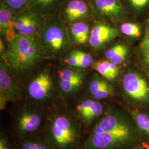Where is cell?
<instances>
[{
	"label": "cell",
	"mask_w": 149,
	"mask_h": 149,
	"mask_svg": "<svg viewBox=\"0 0 149 149\" xmlns=\"http://www.w3.org/2000/svg\"><path fill=\"white\" fill-rule=\"evenodd\" d=\"M40 41L36 35L18 34L9 43L2 58L11 68L17 71L31 69L40 60L43 53Z\"/></svg>",
	"instance_id": "1"
},
{
	"label": "cell",
	"mask_w": 149,
	"mask_h": 149,
	"mask_svg": "<svg viewBox=\"0 0 149 149\" xmlns=\"http://www.w3.org/2000/svg\"><path fill=\"white\" fill-rule=\"evenodd\" d=\"M133 136L130 127L114 128L96 125L84 149H114L129 142Z\"/></svg>",
	"instance_id": "2"
},
{
	"label": "cell",
	"mask_w": 149,
	"mask_h": 149,
	"mask_svg": "<svg viewBox=\"0 0 149 149\" xmlns=\"http://www.w3.org/2000/svg\"><path fill=\"white\" fill-rule=\"evenodd\" d=\"M40 44L45 55L49 58L61 56L69 48L70 39L63 23L54 20L43 28Z\"/></svg>",
	"instance_id": "3"
},
{
	"label": "cell",
	"mask_w": 149,
	"mask_h": 149,
	"mask_svg": "<svg viewBox=\"0 0 149 149\" xmlns=\"http://www.w3.org/2000/svg\"><path fill=\"white\" fill-rule=\"evenodd\" d=\"M49 136L56 149H69L76 143L79 132L71 118L65 115L54 118L49 130Z\"/></svg>",
	"instance_id": "4"
},
{
	"label": "cell",
	"mask_w": 149,
	"mask_h": 149,
	"mask_svg": "<svg viewBox=\"0 0 149 149\" xmlns=\"http://www.w3.org/2000/svg\"><path fill=\"white\" fill-rule=\"evenodd\" d=\"M123 88L126 95L136 101H149V85L141 75L129 72L123 78Z\"/></svg>",
	"instance_id": "5"
},
{
	"label": "cell",
	"mask_w": 149,
	"mask_h": 149,
	"mask_svg": "<svg viewBox=\"0 0 149 149\" xmlns=\"http://www.w3.org/2000/svg\"><path fill=\"white\" fill-rule=\"evenodd\" d=\"M53 90V81L47 70L36 74L29 83L27 91L32 100L43 101L51 96Z\"/></svg>",
	"instance_id": "6"
},
{
	"label": "cell",
	"mask_w": 149,
	"mask_h": 149,
	"mask_svg": "<svg viewBox=\"0 0 149 149\" xmlns=\"http://www.w3.org/2000/svg\"><path fill=\"white\" fill-rule=\"evenodd\" d=\"M118 31L109 24L98 22L92 27L88 43L94 50H100L107 43L117 37Z\"/></svg>",
	"instance_id": "7"
},
{
	"label": "cell",
	"mask_w": 149,
	"mask_h": 149,
	"mask_svg": "<svg viewBox=\"0 0 149 149\" xmlns=\"http://www.w3.org/2000/svg\"><path fill=\"white\" fill-rule=\"evenodd\" d=\"M11 68L3 58L0 63V91L10 101H17L20 98V92L16 80L11 73Z\"/></svg>",
	"instance_id": "8"
},
{
	"label": "cell",
	"mask_w": 149,
	"mask_h": 149,
	"mask_svg": "<svg viewBox=\"0 0 149 149\" xmlns=\"http://www.w3.org/2000/svg\"><path fill=\"white\" fill-rule=\"evenodd\" d=\"M103 111V106L101 102L90 99L81 102L76 107L79 117L86 125H90L101 115Z\"/></svg>",
	"instance_id": "9"
},
{
	"label": "cell",
	"mask_w": 149,
	"mask_h": 149,
	"mask_svg": "<svg viewBox=\"0 0 149 149\" xmlns=\"http://www.w3.org/2000/svg\"><path fill=\"white\" fill-rule=\"evenodd\" d=\"M42 117L36 112L26 111L18 118L17 129L20 133L29 134L37 130L42 123Z\"/></svg>",
	"instance_id": "10"
},
{
	"label": "cell",
	"mask_w": 149,
	"mask_h": 149,
	"mask_svg": "<svg viewBox=\"0 0 149 149\" xmlns=\"http://www.w3.org/2000/svg\"><path fill=\"white\" fill-rule=\"evenodd\" d=\"M88 12V7L84 1L71 0L65 7V16L68 22L72 24L85 19Z\"/></svg>",
	"instance_id": "11"
},
{
	"label": "cell",
	"mask_w": 149,
	"mask_h": 149,
	"mask_svg": "<svg viewBox=\"0 0 149 149\" xmlns=\"http://www.w3.org/2000/svg\"><path fill=\"white\" fill-rule=\"evenodd\" d=\"M95 7L100 14L109 18H117L123 11L119 0H96Z\"/></svg>",
	"instance_id": "12"
},
{
	"label": "cell",
	"mask_w": 149,
	"mask_h": 149,
	"mask_svg": "<svg viewBox=\"0 0 149 149\" xmlns=\"http://www.w3.org/2000/svg\"><path fill=\"white\" fill-rule=\"evenodd\" d=\"M90 35V28L87 23L78 22L71 24L70 38L72 43L77 45L85 44L88 42Z\"/></svg>",
	"instance_id": "13"
},
{
	"label": "cell",
	"mask_w": 149,
	"mask_h": 149,
	"mask_svg": "<svg viewBox=\"0 0 149 149\" xmlns=\"http://www.w3.org/2000/svg\"><path fill=\"white\" fill-rule=\"evenodd\" d=\"M91 67L102 77L109 81L116 79L119 73V66L108 60H98L94 62Z\"/></svg>",
	"instance_id": "14"
},
{
	"label": "cell",
	"mask_w": 149,
	"mask_h": 149,
	"mask_svg": "<svg viewBox=\"0 0 149 149\" xmlns=\"http://www.w3.org/2000/svg\"><path fill=\"white\" fill-rule=\"evenodd\" d=\"M128 53V47L125 44H117L108 49L105 56L108 61L119 66L124 63Z\"/></svg>",
	"instance_id": "15"
},
{
	"label": "cell",
	"mask_w": 149,
	"mask_h": 149,
	"mask_svg": "<svg viewBox=\"0 0 149 149\" xmlns=\"http://www.w3.org/2000/svg\"><path fill=\"white\" fill-rule=\"evenodd\" d=\"M12 19V13L11 8L5 3L2 2L0 6V33L3 37H6Z\"/></svg>",
	"instance_id": "16"
},
{
	"label": "cell",
	"mask_w": 149,
	"mask_h": 149,
	"mask_svg": "<svg viewBox=\"0 0 149 149\" xmlns=\"http://www.w3.org/2000/svg\"><path fill=\"white\" fill-rule=\"evenodd\" d=\"M140 53L144 66L149 72V24L146 27L144 37L140 45Z\"/></svg>",
	"instance_id": "17"
},
{
	"label": "cell",
	"mask_w": 149,
	"mask_h": 149,
	"mask_svg": "<svg viewBox=\"0 0 149 149\" xmlns=\"http://www.w3.org/2000/svg\"><path fill=\"white\" fill-rule=\"evenodd\" d=\"M84 80V77L74 80L59 81V87L61 91L65 94H72L80 89Z\"/></svg>",
	"instance_id": "18"
},
{
	"label": "cell",
	"mask_w": 149,
	"mask_h": 149,
	"mask_svg": "<svg viewBox=\"0 0 149 149\" xmlns=\"http://www.w3.org/2000/svg\"><path fill=\"white\" fill-rule=\"evenodd\" d=\"M36 15L37 13L34 12H27L19 15L16 18V20L14 22L15 28L18 34H21L28 23L32 20Z\"/></svg>",
	"instance_id": "19"
},
{
	"label": "cell",
	"mask_w": 149,
	"mask_h": 149,
	"mask_svg": "<svg viewBox=\"0 0 149 149\" xmlns=\"http://www.w3.org/2000/svg\"><path fill=\"white\" fill-rule=\"evenodd\" d=\"M133 117L138 128L149 135V116L142 113H132Z\"/></svg>",
	"instance_id": "20"
},
{
	"label": "cell",
	"mask_w": 149,
	"mask_h": 149,
	"mask_svg": "<svg viewBox=\"0 0 149 149\" xmlns=\"http://www.w3.org/2000/svg\"><path fill=\"white\" fill-rule=\"evenodd\" d=\"M120 31L128 37L138 38L141 35V29L138 24L134 23H125L122 24Z\"/></svg>",
	"instance_id": "21"
},
{
	"label": "cell",
	"mask_w": 149,
	"mask_h": 149,
	"mask_svg": "<svg viewBox=\"0 0 149 149\" xmlns=\"http://www.w3.org/2000/svg\"><path fill=\"white\" fill-rule=\"evenodd\" d=\"M58 77L59 81H68L84 77V74L82 72L76 70L64 68L59 71Z\"/></svg>",
	"instance_id": "22"
},
{
	"label": "cell",
	"mask_w": 149,
	"mask_h": 149,
	"mask_svg": "<svg viewBox=\"0 0 149 149\" xmlns=\"http://www.w3.org/2000/svg\"><path fill=\"white\" fill-rule=\"evenodd\" d=\"M109 84L97 74H94L91 81L88 90L91 94L93 96L98 91L108 85Z\"/></svg>",
	"instance_id": "23"
},
{
	"label": "cell",
	"mask_w": 149,
	"mask_h": 149,
	"mask_svg": "<svg viewBox=\"0 0 149 149\" xmlns=\"http://www.w3.org/2000/svg\"><path fill=\"white\" fill-rule=\"evenodd\" d=\"M78 57L80 61V68L86 69L92 66L94 63L93 59L89 54L76 50L72 52Z\"/></svg>",
	"instance_id": "24"
},
{
	"label": "cell",
	"mask_w": 149,
	"mask_h": 149,
	"mask_svg": "<svg viewBox=\"0 0 149 149\" xmlns=\"http://www.w3.org/2000/svg\"><path fill=\"white\" fill-rule=\"evenodd\" d=\"M21 146L22 149H49L46 144L34 140L25 141L22 143Z\"/></svg>",
	"instance_id": "25"
},
{
	"label": "cell",
	"mask_w": 149,
	"mask_h": 149,
	"mask_svg": "<svg viewBox=\"0 0 149 149\" xmlns=\"http://www.w3.org/2000/svg\"><path fill=\"white\" fill-rule=\"evenodd\" d=\"M112 93L113 88L112 86L110 84H108V85L102 88L101 90L98 91L93 96L97 100H103L106 99L108 97L111 96Z\"/></svg>",
	"instance_id": "26"
},
{
	"label": "cell",
	"mask_w": 149,
	"mask_h": 149,
	"mask_svg": "<svg viewBox=\"0 0 149 149\" xmlns=\"http://www.w3.org/2000/svg\"><path fill=\"white\" fill-rule=\"evenodd\" d=\"M32 6L36 8L45 10L53 5L55 0H30Z\"/></svg>",
	"instance_id": "27"
},
{
	"label": "cell",
	"mask_w": 149,
	"mask_h": 149,
	"mask_svg": "<svg viewBox=\"0 0 149 149\" xmlns=\"http://www.w3.org/2000/svg\"><path fill=\"white\" fill-rule=\"evenodd\" d=\"M65 61L71 67L80 68L79 59L72 52L66 57Z\"/></svg>",
	"instance_id": "28"
},
{
	"label": "cell",
	"mask_w": 149,
	"mask_h": 149,
	"mask_svg": "<svg viewBox=\"0 0 149 149\" xmlns=\"http://www.w3.org/2000/svg\"><path fill=\"white\" fill-rule=\"evenodd\" d=\"M5 3L10 8L18 10L26 5L27 0H5Z\"/></svg>",
	"instance_id": "29"
},
{
	"label": "cell",
	"mask_w": 149,
	"mask_h": 149,
	"mask_svg": "<svg viewBox=\"0 0 149 149\" xmlns=\"http://www.w3.org/2000/svg\"><path fill=\"white\" fill-rule=\"evenodd\" d=\"M129 1L136 9L144 8L149 3V0H129Z\"/></svg>",
	"instance_id": "30"
},
{
	"label": "cell",
	"mask_w": 149,
	"mask_h": 149,
	"mask_svg": "<svg viewBox=\"0 0 149 149\" xmlns=\"http://www.w3.org/2000/svg\"><path fill=\"white\" fill-rule=\"evenodd\" d=\"M0 108H1V110H3L5 107L6 104L7 103V102L8 101H10L9 99L6 97V96L2 94V93H1V97H0Z\"/></svg>",
	"instance_id": "31"
},
{
	"label": "cell",
	"mask_w": 149,
	"mask_h": 149,
	"mask_svg": "<svg viewBox=\"0 0 149 149\" xmlns=\"http://www.w3.org/2000/svg\"><path fill=\"white\" fill-rule=\"evenodd\" d=\"M0 149H10L9 145L5 138H1L0 139Z\"/></svg>",
	"instance_id": "32"
},
{
	"label": "cell",
	"mask_w": 149,
	"mask_h": 149,
	"mask_svg": "<svg viewBox=\"0 0 149 149\" xmlns=\"http://www.w3.org/2000/svg\"><path fill=\"white\" fill-rule=\"evenodd\" d=\"M5 50V44H4L3 40H2V39H1V40H0V52H1V54L4 53Z\"/></svg>",
	"instance_id": "33"
},
{
	"label": "cell",
	"mask_w": 149,
	"mask_h": 149,
	"mask_svg": "<svg viewBox=\"0 0 149 149\" xmlns=\"http://www.w3.org/2000/svg\"><path fill=\"white\" fill-rule=\"evenodd\" d=\"M145 149V148H144V146H137L135 148H134L133 149Z\"/></svg>",
	"instance_id": "34"
}]
</instances>
